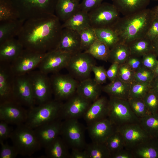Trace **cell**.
Here are the masks:
<instances>
[{
  "label": "cell",
  "mask_w": 158,
  "mask_h": 158,
  "mask_svg": "<svg viewBox=\"0 0 158 158\" xmlns=\"http://www.w3.org/2000/svg\"><path fill=\"white\" fill-rule=\"evenodd\" d=\"M61 120L59 118L34 129L42 147L45 148L60 135Z\"/></svg>",
  "instance_id": "ffe728a7"
},
{
  "label": "cell",
  "mask_w": 158,
  "mask_h": 158,
  "mask_svg": "<svg viewBox=\"0 0 158 158\" xmlns=\"http://www.w3.org/2000/svg\"><path fill=\"white\" fill-rule=\"evenodd\" d=\"M125 63L135 72L142 66V57H140L130 55Z\"/></svg>",
  "instance_id": "816d5d0a"
},
{
  "label": "cell",
  "mask_w": 158,
  "mask_h": 158,
  "mask_svg": "<svg viewBox=\"0 0 158 158\" xmlns=\"http://www.w3.org/2000/svg\"><path fill=\"white\" fill-rule=\"evenodd\" d=\"M106 71L104 67L94 65L92 72L94 75V79L98 84L101 85L106 83L107 78Z\"/></svg>",
  "instance_id": "c3c4849f"
},
{
  "label": "cell",
  "mask_w": 158,
  "mask_h": 158,
  "mask_svg": "<svg viewBox=\"0 0 158 158\" xmlns=\"http://www.w3.org/2000/svg\"><path fill=\"white\" fill-rule=\"evenodd\" d=\"M128 44L130 55L142 57L154 52L152 41L146 36L135 40Z\"/></svg>",
  "instance_id": "1f68e13d"
},
{
  "label": "cell",
  "mask_w": 158,
  "mask_h": 158,
  "mask_svg": "<svg viewBox=\"0 0 158 158\" xmlns=\"http://www.w3.org/2000/svg\"><path fill=\"white\" fill-rule=\"evenodd\" d=\"M17 102L11 100L0 103V120L9 124L18 126L24 123L28 110Z\"/></svg>",
  "instance_id": "9a60e30c"
},
{
  "label": "cell",
  "mask_w": 158,
  "mask_h": 158,
  "mask_svg": "<svg viewBox=\"0 0 158 158\" xmlns=\"http://www.w3.org/2000/svg\"><path fill=\"white\" fill-rule=\"evenodd\" d=\"M63 103L54 99L29 108L24 123L34 129L59 118Z\"/></svg>",
  "instance_id": "277c9868"
},
{
  "label": "cell",
  "mask_w": 158,
  "mask_h": 158,
  "mask_svg": "<svg viewBox=\"0 0 158 158\" xmlns=\"http://www.w3.org/2000/svg\"><path fill=\"white\" fill-rule=\"evenodd\" d=\"M87 125L88 132L92 142L98 143H105L117 128L108 118Z\"/></svg>",
  "instance_id": "ac0fdd59"
},
{
  "label": "cell",
  "mask_w": 158,
  "mask_h": 158,
  "mask_svg": "<svg viewBox=\"0 0 158 158\" xmlns=\"http://www.w3.org/2000/svg\"><path fill=\"white\" fill-rule=\"evenodd\" d=\"M76 1H77V2H80V1L81 0H74Z\"/></svg>",
  "instance_id": "6125c7cd"
},
{
  "label": "cell",
  "mask_w": 158,
  "mask_h": 158,
  "mask_svg": "<svg viewBox=\"0 0 158 158\" xmlns=\"http://www.w3.org/2000/svg\"><path fill=\"white\" fill-rule=\"evenodd\" d=\"M155 17L152 9L147 8L120 17L112 28L118 34L120 42L128 44L145 37Z\"/></svg>",
  "instance_id": "7a4b0ae2"
},
{
  "label": "cell",
  "mask_w": 158,
  "mask_h": 158,
  "mask_svg": "<svg viewBox=\"0 0 158 158\" xmlns=\"http://www.w3.org/2000/svg\"><path fill=\"white\" fill-rule=\"evenodd\" d=\"M24 49L16 38L0 44V62L11 63L17 58Z\"/></svg>",
  "instance_id": "603a6c76"
},
{
  "label": "cell",
  "mask_w": 158,
  "mask_h": 158,
  "mask_svg": "<svg viewBox=\"0 0 158 158\" xmlns=\"http://www.w3.org/2000/svg\"><path fill=\"white\" fill-rule=\"evenodd\" d=\"M10 138L18 154L22 156H31L42 148L34 129L25 123L17 126Z\"/></svg>",
  "instance_id": "5b68a950"
},
{
  "label": "cell",
  "mask_w": 158,
  "mask_h": 158,
  "mask_svg": "<svg viewBox=\"0 0 158 158\" xmlns=\"http://www.w3.org/2000/svg\"><path fill=\"white\" fill-rule=\"evenodd\" d=\"M32 90L35 104L45 103L50 100L53 94L50 77L39 70L27 74Z\"/></svg>",
  "instance_id": "9c48e42d"
},
{
  "label": "cell",
  "mask_w": 158,
  "mask_h": 158,
  "mask_svg": "<svg viewBox=\"0 0 158 158\" xmlns=\"http://www.w3.org/2000/svg\"><path fill=\"white\" fill-rule=\"evenodd\" d=\"M108 101L101 96L91 103L83 116L87 125L108 118Z\"/></svg>",
  "instance_id": "7402d4cb"
},
{
  "label": "cell",
  "mask_w": 158,
  "mask_h": 158,
  "mask_svg": "<svg viewBox=\"0 0 158 158\" xmlns=\"http://www.w3.org/2000/svg\"><path fill=\"white\" fill-rule=\"evenodd\" d=\"M72 55L58 49L54 50L47 53L37 68L47 74L58 73L66 68Z\"/></svg>",
  "instance_id": "5bb4252c"
},
{
  "label": "cell",
  "mask_w": 158,
  "mask_h": 158,
  "mask_svg": "<svg viewBox=\"0 0 158 158\" xmlns=\"http://www.w3.org/2000/svg\"><path fill=\"white\" fill-rule=\"evenodd\" d=\"M13 100L29 108L35 106L36 104L27 74L15 76Z\"/></svg>",
  "instance_id": "2e32d148"
},
{
  "label": "cell",
  "mask_w": 158,
  "mask_h": 158,
  "mask_svg": "<svg viewBox=\"0 0 158 158\" xmlns=\"http://www.w3.org/2000/svg\"><path fill=\"white\" fill-rule=\"evenodd\" d=\"M82 51L87 49L97 38L94 29L90 26L79 32Z\"/></svg>",
  "instance_id": "b9f144b4"
},
{
  "label": "cell",
  "mask_w": 158,
  "mask_h": 158,
  "mask_svg": "<svg viewBox=\"0 0 158 158\" xmlns=\"http://www.w3.org/2000/svg\"><path fill=\"white\" fill-rule=\"evenodd\" d=\"M24 20L55 14L58 0H7Z\"/></svg>",
  "instance_id": "3957f363"
},
{
  "label": "cell",
  "mask_w": 158,
  "mask_h": 158,
  "mask_svg": "<svg viewBox=\"0 0 158 158\" xmlns=\"http://www.w3.org/2000/svg\"><path fill=\"white\" fill-rule=\"evenodd\" d=\"M152 88L158 95V77H156L152 83Z\"/></svg>",
  "instance_id": "6f0895ef"
},
{
  "label": "cell",
  "mask_w": 158,
  "mask_h": 158,
  "mask_svg": "<svg viewBox=\"0 0 158 158\" xmlns=\"http://www.w3.org/2000/svg\"><path fill=\"white\" fill-rule=\"evenodd\" d=\"M84 150L88 158H110L111 154L105 143L92 142L87 144Z\"/></svg>",
  "instance_id": "8d00e7d4"
},
{
  "label": "cell",
  "mask_w": 158,
  "mask_h": 158,
  "mask_svg": "<svg viewBox=\"0 0 158 158\" xmlns=\"http://www.w3.org/2000/svg\"><path fill=\"white\" fill-rule=\"evenodd\" d=\"M146 36L152 42L158 36V18L155 17L147 33Z\"/></svg>",
  "instance_id": "f5cc1de1"
},
{
  "label": "cell",
  "mask_w": 158,
  "mask_h": 158,
  "mask_svg": "<svg viewBox=\"0 0 158 158\" xmlns=\"http://www.w3.org/2000/svg\"><path fill=\"white\" fill-rule=\"evenodd\" d=\"M85 133L84 128L78 119H68L62 121L60 136L71 149L84 150L87 145Z\"/></svg>",
  "instance_id": "52a82bcc"
},
{
  "label": "cell",
  "mask_w": 158,
  "mask_h": 158,
  "mask_svg": "<svg viewBox=\"0 0 158 158\" xmlns=\"http://www.w3.org/2000/svg\"><path fill=\"white\" fill-rule=\"evenodd\" d=\"M110 158H134L131 150L125 147L111 154Z\"/></svg>",
  "instance_id": "11a10c76"
},
{
  "label": "cell",
  "mask_w": 158,
  "mask_h": 158,
  "mask_svg": "<svg viewBox=\"0 0 158 158\" xmlns=\"http://www.w3.org/2000/svg\"><path fill=\"white\" fill-rule=\"evenodd\" d=\"M139 123L151 138H158V113L140 118Z\"/></svg>",
  "instance_id": "e575fe53"
},
{
  "label": "cell",
  "mask_w": 158,
  "mask_h": 158,
  "mask_svg": "<svg viewBox=\"0 0 158 158\" xmlns=\"http://www.w3.org/2000/svg\"><path fill=\"white\" fill-rule=\"evenodd\" d=\"M119 64L113 63L106 71L107 78L111 82L116 79L118 77Z\"/></svg>",
  "instance_id": "db71d44e"
},
{
  "label": "cell",
  "mask_w": 158,
  "mask_h": 158,
  "mask_svg": "<svg viewBox=\"0 0 158 158\" xmlns=\"http://www.w3.org/2000/svg\"><path fill=\"white\" fill-rule=\"evenodd\" d=\"M120 13L112 4L102 2L88 13L90 26L94 29L112 28L120 18Z\"/></svg>",
  "instance_id": "ba28073f"
},
{
  "label": "cell",
  "mask_w": 158,
  "mask_h": 158,
  "mask_svg": "<svg viewBox=\"0 0 158 158\" xmlns=\"http://www.w3.org/2000/svg\"><path fill=\"white\" fill-rule=\"evenodd\" d=\"M102 87L94 78H89L79 82L76 92L92 102L100 97Z\"/></svg>",
  "instance_id": "cb8c5ba5"
},
{
  "label": "cell",
  "mask_w": 158,
  "mask_h": 158,
  "mask_svg": "<svg viewBox=\"0 0 158 158\" xmlns=\"http://www.w3.org/2000/svg\"></svg>",
  "instance_id": "e7e4bbea"
},
{
  "label": "cell",
  "mask_w": 158,
  "mask_h": 158,
  "mask_svg": "<svg viewBox=\"0 0 158 158\" xmlns=\"http://www.w3.org/2000/svg\"><path fill=\"white\" fill-rule=\"evenodd\" d=\"M117 129L123 137L125 147L131 150L151 138L139 123L125 124L117 127Z\"/></svg>",
  "instance_id": "e0dca14e"
},
{
  "label": "cell",
  "mask_w": 158,
  "mask_h": 158,
  "mask_svg": "<svg viewBox=\"0 0 158 158\" xmlns=\"http://www.w3.org/2000/svg\"><path fill=\"white\" fill-rule=\"evenodd\" d=\"M112 4L123 16L145 9L150 0H111Z\"/></svg>",
  "instance_id": "d4e9b609"
},
{
  "label": "cell",
  "mask_w": 158,
  "mask_h": 158,
  "mask_svg": "<svg viewBox=\"0 0 158 158\" xmlns=\"http://www.w3.org/2000/svg\"><path fill=\"white\" fill-rule=\"evenodd\" d=\"M95 59L88 53L80 52L72 55L66 68L68 74L80 82L90 78L96 65Z\"/></svg>",
  "instance_id": "30bf717a"
},
{
  "label": "cell",
  "mask_w": 158,
  "mask_h": 158,
  "mask_svg": "<svg viewBox=\"0 0 158 158\" xmlns=\"http://www.w3.org/2000/svg\"><path fill=\"white\" fill-rule=\"evenodd\" d=\"M110 49L105 44L97 40L84 51L89 54L95 59L105 61H108Z\"/></svg>",
  "instance_id": "d590c367"
},
{
  "label": "cell",
  "mask_w": 158,
  "mask_h": 158,
  "mask_svg": "<svg viewBox=\"0 0 158 158\" xmlns=\"http://www.w3.org/2000/svg\"><path fill=\"white\" fill-rule=\"evenodd\" d=\"M108 118L117 127L139 123V118L133 113L128 99L109 97Z\"/></svg>",
  "instance_id": "8992f818"
},
{
  "label": "cell",
  "mask_w": 158,
  "mask_h": 158,
  "mask_svg": "<svg viewBox=\"0 0 158 158\" xmlns=\"http://www.w3.org/2000/svg\"><path fill=\"white\" fill-rule=\"evenodd\" d=\"M70 158H88L85 150L77 149H72Z\"/></svg>",
  "instance_id": "9f6ffc18"
},
{
  "label": "cell",
  "mask_w": 158,
  "mask_h": 158,
  "mask_svg": "<svg viewBox=\"0 0 158 158\" xmlns=\"http://www.w3.org/2000/svg\"><path fill=\"white\" fill-rule=\"evenodd\" d=\"M134 73L125 63L119 64L117 78L122 81L131 84L134 82Z\"/></svg>",
  "instance_id": "f6af8a7d"
},
{
  "label": "cell",
  "mask_w": 158,
  "mask_h": 158,
  "mask_svg": "<svg viewBox=\"0 0 158 158\" xmlns=\"http://www.w3.org/2000/svg\"><path fill=\"white\" fill-rule=\"evenodd\" d=\"M25 20L20 19L0 22V44L16 38Z\"/></svg>",
  "instance_id": "83f0119b"
},
{
  "label": "cell",
  "mask_w": 158,
  "mask_h": 158,
  "mask_svg": "<svg viewBox=\"0 0 158 158\" xmlns=\"http://www.w3.org/2000/svg\"><path fill=\"white\" fill-rule=\"evenodd\" d=\"M18 19H20L18 13L7 0H0V22Z\"/></svg>",
  "instance_id": "74e56055"
},
{
  "label": "cell",
  "mask_w": 158,
  "mask_h": 158,
  "mask_svg": "<svg viewBox=\"0 0 158 158\" xmlns=\"http://www.w3.org/2000/svg\"><path fill=\"white\" fill-rule=\"evenodd\" d=\"M131 151L134 158H158V138H150Z\"/></svg>",
  "instance_id": "4316f807"
},
{
  "label": "cell",
  "mask_w": 158,
  "mask_h": 158,
  "mask_svg": "<svg viewBox=\"0 0 158 158\" xmlns=\"http://www.w3.org/2000/svg\"><path fill=\"white\" fill-rule=\"evenodd\" d=\"M80 10L79 2L74 0H58L55 14L63 23Z\"/></svg>",
  "instance_id": "484cf974"
},
{
  "label": "cell",
  "mask_w": 158,
  "mask_h": 158,
  "mask_svg": "<svg viewBox=\"0 0 158 158\" xmlns=\"http://www.w3.org/2000/svg\"><path fill=\"white\" fill-rule=\"evenodd\" d=\"M47 53L24 49L17 58L11 63L13 72L16 76L27 74L34 70L37 68Z\"/></svg>",
  "instance_id": "7c38bea8"
},
{
  "label": "cell",
  "mask_w": 158,
  "mask_h": 158,
  "mask_svg": "<svg viewBox=\"0 0 158 158\" xmlns=\"http://www.w3.org/2000/svg\"><path fill=\"white\" fill-rule=\"evenodd\" d=\"M15 77L11 63L0 62V103L13 100Z\"/></svg>",
  "instance_id": "d6986e66"
},
{
  "label": "cell",
  "mask_w": 158,
  "mask_h": 158,
  "mask_svg": "<svg viewBox=\"0 0 158 158\" xmlns=\"http://www.w3.org/2000/svg\"><path fill=\"white\" fill-rule=\"evenodd\" d=\"M155 77L154 71L142 66L135 72L134 81L151 83Z\"/></svg>",
  "instance_id": "7bdbcfd3"
},
{
  "label": "cell",
  "mask_w": 158,
  "mask_h": 158,
  "mask_svg": "<svg viewBox=\"0 0 158 158\" xmlns=\"http://www.w3.org/2000/svg\"><path fill=\"white\" fill-rule=\"evenodd\" d=\"M50 78L54 100L66 101L76 92L79 82L69 74L57 73L52 74Z\"/></svg>",
  "instance_id": "8fae6325"
},
{
  "label": "cell",
  "mask_w": 158,
  "mask_h": 158,
  "mask_svg": "<svg viewBox=\"0 0 158 158\" xmlns=\"http://www.w3.org/2000/svg\"><path fill=\"white\" fill-rule=\"evenodd\" d=\"M56 49L72 54L82 51L79 32L70 29L63 28Z\"/></svg>",
  "instance_id": "44dd1931"
},
{
  "label": "cell",
  "mask_w": 158,
  "mask_h": 158,
  "mask_svg": "<svg viewBox=\"0 0 158 158\" xmlns=\"http://www.w3.org/2000/svg\"><path fill=\"white\" fill-rule=\"evenodd\" d=\"M91 26L88 13L80 10L62 24V28H67L79 32Z\"/></svg>",
  "instance_id": "4dcf8cb0"
},
{
  "label": "cell",
  "mask_w": 158,
  "mask_h": 158,
  "mask_svg": "<svg viewBox=\"0 0 158 158\" xmlns=\"http://www.w3.org/2000/svg\"><path fill=\"white\" fill-rule=\"evenodd\" d=\"M128 100L132 110L139 119L151 114L146 106L142 98H129Z\"/></svg>",
  "instance_id": "ab89813d"
},
{
  "label": "cell",
  "mask_w": 158,
  "mask_h": 158,
  "mask_svg": "<svg viewBox=\"0 0 158 158\" xmlns=\"http://www.w3.org/2000/svg\"><path fill=\"white\" fill-rule=\"evenodd\" d=\"M130 84L123 82L117 78L102 87V91L107 94L109 97L128 99Z\"/></svg>",
  "instance_id": "f1b7e54d"
},
{
  "label": "cell",
  "mask_w": 158,
  "mask_h": 158,
  "mask_svg": "<svg viewBox=\"0 0 158 158\" xmlns=\"http://www.w3.org/2000/svg\"><path fill=\"white\" fill-rule=\"evenodd\" d=\"M143 99L146 106L151 114L158 113V95L152 88Z\"/></svg>",
  "instance_id": "ee69618b"
},
{
  "label": "cell",
  "mask_w": 158,
  "mask_h": 158,
  "mask_svg": "<svg viewBox=\"0 0 158 158\" xmlns=\"http://www.w3.org/2000/svg\"><path fill=\"white\" fill-rule=\"evenodd\" d=\"M155 75V77H158V59L156 67L154 71Z\"/></svg>",
  "instance_id": "94428289"
},
{
  "label": "cell",
  "mask_w": 158,
  "mask_h": 158,
  "mask_svg": "<svg viewBox=\"0 0 158 158\" xmlns=\"http://www.w3.org/2000/svg\"><path fill=\"white\" fill-rule=\"evenodd\" d=\"M68 147L59 135L45 148L46 156L49 158H68Z\"/></svg>",
  "instance_id": "f546056e"
},
{
  "label": "cell",
  "mask_w": 158,
  "mask_h": 158,
  "mask_svg": "<svg viewBox=\"0 0 158 158\" xmlns=\"http://www.w3.org/2000/svg\"><path fill=\"white\" fill-rule=\"evenodd\" d=\"M152 87V83L134 81L130 84L129 98H143Z\"/></svg>",
  "instance_id": "60d3db41"
},
{
  "label": "cell",
  "mask_w": 158,
  "mask_h": 158,
  "mask_svg": "<svg viewBox=\"0 0 158 158\" xmlns=\"http://www.w3.org/2000/svg\"><path fill=\"white\" fill-rule=\"evenodd\" d=\"M105 143L111 154L125 147L123 137L117 129L108 138Z\"/></svg>",
  "instance_id": "f35d334b"
},
{
  "label": "cell",
  "mask_w": 158,
  "mask_h": 158,
  "mask_svg": "<svg viewBox=\"0 0 158 158\" xmlns=\"http://www.w3.org/2000/svg\"><path fill=\"white\" fill-rule=\"evenodd\" d=\"M157 57L154 52L144 55L142 57V66L154 71L157 64Z\"/></svg>",
  "instance_id": "7dc6e473"
},
{
  "label": "cell",
  "mask_w": 158,
  "mask_h": 158,
  "mask_svg": "<svg viewBox=\"0 0 158 158\" xmlns=\"http://www.w3.org/2000/svg\"><path fill=\"white\" fill-rule=\"evenodd\" d=\"M94 30L97 39L106 45L110 49L120 42L118 34L112 28H96Z\"/></svg>",
  "instance_id": "836d02e7"
},
{
  "label": "cell",
  "mask_w": 158,
  "mask_h": 158,
  "mask_svg": "<svg viewBox=\"0 0 158 158\" xmlns=\"http://www.w3.org/2000/svg\"><path fill=\"white\" fill-rule=\"evenodd\" d=\"M104 0H82L80 3V10L87 13L98 6Z\"/></svg>",
  "instance_id": "681fc988"
},
{
  "label": "cell",
  "mask_w": 158,
  "mask_h": 158,
  "mask_svg": "<svg viewBox=\"0 0 158 158\" xmlns=\"http://www.w3.org/2000/svg\"><path fill=\"white\" fill-rule=\"evenodd\" d=\"M9 124L3 121L0 122V142L10 138L13 130Z\"/></svg>",
  "instance_id": "f907efd6"
},
{
  "label": "cell",
  "mask_w": 158,
  "mask_h": 158,
  "mask_svg": "<svg viewBox=\"0 0 158 158\" xmlns=\"http://www.w3.org/2000/svg\"><path fill=\"white\" fill-rule=\"evenodd\" d=\"M55 14L25 20L16 38L24 48L40 53L56 49L62 30Z\"/></svg>",
  "instance_id": "6da1fadb"
},
{
  "label": "cell",
  "mask_w": 158,
  "mask_h": 158,
  "mask_svg": "<svg viewBox=\"0 0 158 158\" xmlns=\"http://www.w3.org/2000/svg\"><path fill=\"white\" fill-rule=\"evenodd\" d=\"M154 52L158 57V36L152 41Z\"/></svg>",
  "instance_id": "680465c9"
},
{
  "label": "cell",
  "mask_w": 158,
  "mask_h": 158,
  "mask_svg": "<svg viewBox=\"0 0 158 158\" xmlns=\"http://www.w3.org/2000/svg\"><path fill=\"white\" fill-rule=\"evenodd\" d=\"M130 55L128 45L120 42L111 49L108 61L112 63H125Z\"/></svg>",
  "instance_id": "d6a6232c"
},
{
  "label": "cell",
  "mask_w": 158,
  "mask_h": 158,
  "mask_svg": "<svg viewBox=\"0 0 158 158\" xmlns=\"http://www.w3.org/2000/svg\"><path fill=\"white\" fill-rule=\"evenodd\" d=\"M0 158H15L19 154L15 147L4 142H0Z\"/></svg>",
  "instance_id": "bcb514c9"
},
{
  "label": "cell",
  "mask_w": 158,
  "mask_h": 158,
  "mask_svg": "<svg viewBox=\"0 0 158 158\" xmlns=\"http://www.w3.org/2000/svg\"><path fill=\"white\" fill-rule=\"evenodd\" d=\"M153 0L156 1H158V0Z\"/></svg>",
  "instance_id": "be15d7a7"
},
{
  "label": "cell",
  "mask_w": 158,
  "mask_h": 158,
  "mask_svg": "<svg viewBox=\"0 0 158 158\" xmlns=\"http://www.w3.org/2000/svg\"><path fill=\"white\" fill-rule=\"evenodd\" d=\"M155 17L158 18V5L152 9Z\"/></svg>",
  "instance_id": "91938a15"
},
{
  "label": "cell",
  "mask_w": 158,
  "mask_h": 158,
  "mask_svg": "<svg viewBox=\"0 0 158 158\" xmlns=\"http://www.w3.org/2000/svg\"><path fill=\"white\" fill-rule=\"evenodd\" d=\"M92 103L76 92L63 103L59 118L64 120L83 117Z\"/></svg>",
  "instance_id": "4fadbf2b"
}]
</instances>
